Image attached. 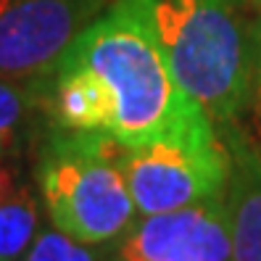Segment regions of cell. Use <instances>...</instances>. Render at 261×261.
<instances>
[{
    "label": "cell",
    "mask_w": 261,
    "mask_h": 261,
    "mask_svg": "<svg viewBox=\"0 0 261 261\" xmlns=\"http://www.w3.org/2000/svg\"><path fill=\"white\" fill-rule=\"evenodd\" d=\"M64 58L90 66L114 109L111 137L121 145L211 137L219 127L179 87L161 50L148 0H114Z\"/></svg>",
    "instance_id": "6da1fadb"
},
{
    "label": "cell",
    "mask_w": 261,
    "mask_h": 261,
    "mask_svg": "<svg viewBox=\"0 0 261 261\" xmlns=\"http://www.w3.org/2000/svg\"><path fill=\"white\" fill-rule=\"evenodd\" d=\"M179 87L214 119L235 121L258 95V16L251 0H148Z\"/></svg>",
    "instance_id": "7a4b0ae2"
},
{
    "label": "cell",
    "mask_w": 261,
    "mask_h": 261,
    "mask_svg": "<svg viewBox=\"0 0 261 261\" xmlns=\"http://www.w3.org/2000/svg\"><path fill=\"white\" fill-rule=\"evenodd\" d=\"M119 156L121 143L111 135L61 129L50 137L37 161V185L53 227L95 245H114L129 232L140 211Z\"/></svg>",
    "instance_id": "3957f363"
},
{
    "label": "cell",
    "mask_w": 261,
    "mask_h": 261,
    "mask_svg": "<svg viewBox=\"0 0 261 261\" xmlns=\"http://www.w3.org/2000/svg\"><path fill=\"white\" fill-rule=\"evenodd\" d=\"M121 172L140 217L227 195L229 153L222 135L121 145Z\"/></svg>",
    "instance_id": "277c9868"
},
{
    "label": "cell",
    "mask_w": 261,
    "mask_h": 261,
    "mask_svg": "<svg viewBox=\"0 0 261 261\" xmlns=\"http://www.w3.org/2000/svg\"><path fill=\"white\" fill-rule=\"evenodd\" d=\"M114 0H0V76L48 80Z\"/></svg>",
    "instance_id": "5b68a950"
},
{
    "label": "cell",
    "mask_w": 261,
    "mask_h": 261,
    "mask_svg": "<svg viewBox=\"0 0 261 261\" xmlns=\"http://www.w3.org/2000/svg\"><path fill=\"white\" fill-rule=\"evenodd\" d=\"M116 261H235L224 198L140 217L119 240Z\"/></svg>",
    "instance_id": "8992f818"
},
{
    "label": "cell",
    "mask_w": 261,
    "mask_h": 261,
    "mask_svg": "<svg viewBox=\"0 0 261 261\" xmlns=\"http://www.w3.org/2000/svg\"><path fill=\"white\" fill-rule=\"evenodd\" d=\"M229 153L227 219L235 261H261V148L235 121L219 124Z\"/></svg>",
    "instance_id": "52a82bcc"
},
{
    "label": "cell",
    "mask_w": 261,
    "mask_h": 261,
    "mask_svg": "<svg viewBox=\"0 0 261 261\" xmlns=\"http://www.w3.org/2000/svg\"><path fill=\"white\" fill-rule=\"evenodd\" d=\"M37 232L40 206L35 193L0 159V261H19Z\"/></svg>",
    "instance_id": "ba28073f"
},
{
    "label": "cell",
    "mask_w": 261,
    "mask_h": 261,
    "mask_svg": "<svg viewBox=\"0 0 261 261\" xmlns=\"http://www.w3.org/2000/svg\"><path fill=\"white\" fill-rule=\"evenodd\" d=\"M48 80L0 76V159L21 140V132L37 109H48Z\"/></svg>",
    "instance_id": "9c48e42d"
},
{
    "label": "cell",
    "mask_w": 261,
    "mask_h": 261,
    "mask_svg": "<svg viewBox=\"0 0 261 261\" xmlns=\"http://www.w3.org/2000/svg\"><path fill=\"white\" fill-rule=\"evenodd\" d=\"M116 245H95L66 235L64 229H40L21 261H116Z\"/></svg>",
    "instance_id": "30bf717a"
},
{
    "label": "cell",
    "mask_w": 261,
    "mask_h": 261,
    "mask_svg": "<svg viewBox=\"0 0 261 261\" xmlns=\"http://www.w3.org/2000/svg\"><path fill=\"white\" fill-rule=\"evenodd\" d=\"M256 85H258V98H261V16H258V61H256Z\"/></svg>",
    "instance_id": "8fae6325"
},
{
    "label": "cell",
    "mask_w": 261,
    "mask_h": 261,
    "mask_svg": "<svg viewBox=\"0 0 261 261\" xmlns=\"http://www.w3.org/2000/svg\"><path fill=\"white\" fill-rule=\"evenodd\" d=\"M251 3H253V6H256V8L261 11V0H251Z\"/></svg>",
    "instance_id": "7c38bea8"
},
{
    "label": "cell",
    "mask_w": 261,
    "mask_h": 261,
    "mask_svg": "<svg viewBox=\"0 0 261 261\" xmlns=\"http://www.w3.org/2000/svg\"><path fill=\"white\" fill-rule=\"evenodd\" d=\"M258 148H261V143H258Z\"/></svg>",
    "instance_id": "4fadbf2b"
}]
</instances>
